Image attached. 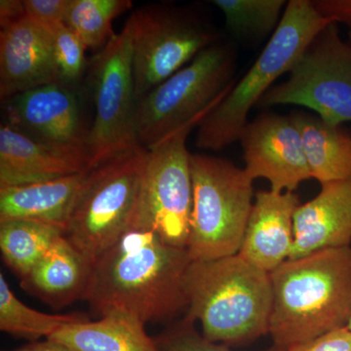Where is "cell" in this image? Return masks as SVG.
Segmentation results:
<instances>
[{"label":"cell","instance_id":"cell-1","mask_svg":"<svg viewBox=\"0 0 351 351\" xmlns=\"http://www.w3.org/2000/svg\"><path fill=\"white\" fill-rule=\"evenodd\" d=\"M188 249L165 243L143 228H129L92 265L84 300L100 316L122 313L147 322L170 319L188 307Z\"/></svg>","mask_w":351,"mask_h":351},{"label":"cell","instance_id":"cell-2","mask_svg":"<svg viewBox=\"0 0 351 351\" xmlns=\"http://www.w3.org/2000/svg\"><path fill=\"white\" fill-rule=\"evenodd\" d=\"M269 334L286 350L348 326L351 316V246L288 260L270 272Z\"/></svg>","mask_w":351,"mask_h":351},{"label":"cell","instance_id":"cell-3","mask_svg":"<svg viewBox=\"0 0 351 351\" xmlns=\"http://www.w3.org/2000/svg\"><path fill=\"white\" fill-rule=\"evenodd\" d=\"M186 317L221 345H242L269 334L272 287L269 272L239 254L191 261L186 270Z\"/></svg>","mask_w":351,"mask_h":351},{"label":"cell","instance_id":"cell-4","mask_svg":"<svg viewBox=\"0 0 351 351\" xmlns=\"http://www.w3.org/2000/svg\"><path fill=\"white\" fill-rule=\"evenodd\" d=\"M331 22L318 12L313 0L288 1L280 24L255 63L197 126L196 147L217 152L239 141L252 108Z\"/></svg>","mask_w":351,"mask_h":351},{"label":"cell","instance_id":"cell-5","mask_svg":"<svg viewBox=\"0 0 351 351\" xmlns=\"http://www.w3.org/2000/svg\"><path fill=\"white\" fill-rule=\"evenodd\" d=\"M237 53L223 41L203 50L188 66L137 101L138 144L147 149L202 119L234 85Z\"/></svg>","mask_w":351,"mask_h":351},{"label":"cell","instance_id":"cell-6","mask_svg":"<svg viewBox=\"0 0 351 351\" xmlns=\"http://www.w3.org/2000/svg\"><path fill=\"white\" fill-rule=\"evenodd\" d=\"M149 149L138 145L90 170L64 237L93 265L131 228Z\"/></svg>","mask_w":351,"mask_h":351},{"label":"cell","instance_id":"cell-7","mask_svg":"<svg viewBox=\"0 0 351 351\" xmlns=\"http://www.w3.org/2000/svg\"><path fill=\"white\" fill-rule=\"evenodd\" d=\"M193 203L188 242L191 261L239 254L255 193L253 180L232 161L191 154Z\"/></svg>","mask_w":351,"mask_h":351},{"label":"cell","instance_id":"cell-8","mask_svg":"<svg viewBox=\"0 0 351 351\" xmlns=\"http://www.w3.org/2000/svg\"><path fill=\"white\" fill-rule=\"evenodd\" d=\"M288 73L258 107L300 106L334 125L351 121V43L339 36L338 23L318 32Z\"/></svg>","mask_w":351,"mask_h":351},{"label":"cell","instance_id":"cell-9","mask_svg":"<svg viewBox=\"0 0 351 351\" xmlns=\"http://www.w3.org/2000/svg\"><path fill=\"white\" fill-rule=\"evenodd\" d=\"M91 75L95 117L87 137L90 170L140 145L136 133L137 101L128 20L122 31L94 57Z\"/></svg>","mask_w":351,"mask_h":351},{"label":"cell","instance_id":"cell-10","mask_svg":"<svg viewBox=\"0 0 351 351\" xmlns=\"http://www.w3.org/2000/svg\"><path fill=\"white\" fill-rule=\"evenodd\" d=\"M128 22L137 101L219 41L213 27L181 9L145 6L132 13Z\"/></svg>","mask_w":351,"mask_h":351},{"label":"cell","instance_id":"cell-11","mask_svg":"<svg viewBox=\"0 0 351 351\" xmlns=\"http://www.w3.org/2000/svg\"><path fill=\"white\" fill-rule=\"evenodd\" d=\"M189 125L149 149L144 184L131 228L156 233L165 243L186 249L191 232L193 191Z\"/></svg>","mask_w":351,"mask_h":351},{"label":"cell","instance_id":"cell-12","mask_svg":"<svg viewBox=\"0 0 351 351\" xmlns=\"http://www.w3.org/2000/svg\"><path fill=\"white\" fill-rule=\"evenodd\" d=\"M239 142L245 172L252 180L265 179L274 193H294L311 179L300 132L289 117L263 113L245 126Z\"/></svg>","mask_w":351,"mask_h":351},{"label":"cell","instance_id":"cell-13","mask_svg":"<svg viewBox=\"0 0 351 351\" xmlns=\"http://www.w3.org/2000/svg\"><path fill=\"white\" fill-rule=\"evenodd\" d=\"M10 125L43 144L87 156L88 131L83 125L75 87L53 83L8 100Z\"/></svg>","mask_w":351,"mask_h":351},{"label":"cell","instance_id":"cell-14","mask_svg":"<svg viewBox=\"0 0 351 351\" xmlns=\"http://www.w3.org/2000/svg\"><path fill=\"white\" fill-rule=\"evenodd\" d=\"M60 83L47 29L25 18L1 29L0 34V98L44 85Z\"/></svg>","mask_w":351,"mask_h":351},{"label":"cell","instance_id":"cell-15","mask_svg":"<svg viewBox=\"0 0 351 351\" xmlns=\"http://www.w3.org/2000/svg\"><path fill=\"white\" fill-rule=\"evenodd\" d=\"M300 205L295 193H255L240 257L269 274L288 261L294 246V215Z\"/></svg>","mask_w":351,"mask_h":351},{"label":"cell","instance_id":"cell-16","mask_svg":"<svg viewBox=\"0 0 351 351\" xmlns=\"http://www.w3.org/2000/svg\"><path fill=\"white\" fill-rule=\"evenodd\" d=\"M351 244V180L328 182L294 215V246L289 260Z\"/></svg>","mask_w":351,"mask_h":351},{"label":"cell","instance_id":"cell-17","mask_svg":"<svg viewBox=\"0 0 351 351\" xmlns=\"http://www.w3.org/2000/svg\"><path fill=\"white\" fill-rule=\"evenodd\" d=\"M87 170L86 157L34 140L10 124L0 126V186L36 184Z\"/></svg>","mask_w":351,"mask_h":351},{"label":"cell","instance_id":"cell-18","mask_svg":"<svg viewBox=\"0 0 351 351\" xmlns=\"http://www.w3.org/2000/svg\"><path fill=\"white\" fill-rule=\"evenodd\" d=\"M89 172L36 184L0 186V221L29 219L64 232Z\"/></svg>","mask_w":351,"mask_h":351},{"label":"cell","instance_id":"cell-19","mask_svg":"<svg viewBox=\"0 0 351 351\" xmlns=\"http://www.w3.org/2000/svg\"><path fill=\"white\" fill-rule=\"evenodd\" d=\"M92 265L62 237L27 276L21 279L25 292L61 308L84 300Z\"/></svg>","mask_w":351,"mask_h":351},{"label":"cell","instance_id":"cell-20","mask_svg":"<svg viewBox=\"0 0 351 351\" xmlns=\"http://www.w3.org/2000/svg\"><path fill=\"white\" fill-rule=\"evenodd\" d=\"M290 117L301 135L311 178L321 186L351 180V134L315 113L295 110Z\"/></svg>","mask_w":351,"mask_h":351},{"label":"cell","instance_id":"cell-21","mask_svg":"<svg viewBox=\"0 0 351 351\" xmlns=\"http://www.w3.org/2000/svg\"><path fill=\"white\" fill-rule=\"evenodd\" d=\"M142 321L122 313L68 325L49 339L75 351H163L145 331Z\"/></svg>","mask_w":351,"mask_h":351},{"label":"cell","instance_id":"cell-22","mask_svg":"<svg viewBox=\"0 0 351 351\" xmlns=\"http://www.w3.org/2000/svg\"><path fill=\"white\" fill-rule=\"evenodd\" d=\"M64 235L61 228L39 221L21 219L0 221L2 258L10 269L24 278Z\"/></svg>","mask_w":351,"mask_h":351},{"label":"cell","instance_id":"cell-23","mask_svg":"<svg viewBox=\"0 0 351 351\" xmlns=\"http://www.w3.org/2000/svg\"><path fill=\"white\" fill-rule=\"evenodd\" d=\"M88 320L82 313L49 314L21 302L0 274V330L12 336L38 341L49 339L62 328Z\"/></svg>","mask_w":351,"mask_h":351},{"label":"cell","instance_id":"cell-24","mask_svg":"<svg viewBox=\"0 0 351 351\" xmlns=\"http://www.w3.org/2000/svg\"><path fill=\"white\" fill-rule=\"evenodd\" d=\"M225 16L230 34L243 43H260L272 36L280 24L288 2L285 0H214Z\"/></svg>","mask_w":351,"mask_h":351},{"label":"cell","instance_id":"cell-25","mask_svg":"<svg viewBox=\"0 0 351 351\" xmlns=\"http://www.w3.org/2000/svg\"><path fill=\"white\" fill-rule=\"evenodd\" d=\"M131 7L130 0H71L64 24L87 49L103 48L115 36L113 20Z\"/></svg>","mask_w":351,"mask_h":351},{"label":"cell","instance_id":"cell-26","mask_svg":"<svg viewBox=\"0 0 351 351\" xmlns=\"http://www.w3.org/2000/svg\"><path fill=\"white\" fill-rule=\"evenodd\" d=\"M50 32L60 83L75 87L84 73L86 46L66 24L59 25Z\"/></svg>","mask_w":351,"mask_h":351},{"label":"cell","instance_id":"cell-27","mask_svg":"<svg viewBox=\"0 0 351 351\" xmlns=\"http://www.w3.org/2000/svg\"><path fill=\"white\" fill-rule=\"evenodd\" d=\"M193 321L186 319L163 334L158 339L163 351H234L221 343H214L196 331ZM263 351H284L272 346Z\"/></svg>","mask_w":351,"mask_h":351},{"label":"cell","instance_id":"cell-28","mask_svg":"<svg viewBox=\"0 0 351 351\" xmlns=\"http://www.w3.org/2000/svg\"><path fill=\"white\" fill-rule=\"evenodd\" d=\"M71 0H24L25 15L47 31L66 22Z\"/></svg>","mask_w":351,"mask_h":351},{"label":"cell","instance_id":"cell-29","mask_svg":"<svg viewBox=\"0 0 351 351\" xmlns=\"http://www.w3.org/2000/svg\"><path fill=\"white\" fill-rule=\"evenodd\" d=\"M284 351H351V331L348 326L339 328Z\"/></svg>","mask_w":351,"mask_h":351},{"label":"cell","instance_id":"cell-30","mask_svg":"<svg viewBox=\"0 0 351 351\" xmlns=\"http://www.w3.org/2000/svg\"><path fill=\"white\" fill-rule=\"evenodd\" d=\"M321 15L348 29V41L351 43V0H313Z\"/></svg>","mask_w":351,"mask_h":351},{"label":"cell","instance_id":"cell-31","mask_svg":"<svg viewBox=\"0 0 351 351\" xmlns=\"http://www.w3.org/2000/svg\"><path fill=\"white\" fill-rule=\"evenodd\" d=\"M24 1L22 0H1L0 1V25L1 29L25 17Z\"/></svg>","mask_w":351,"mask_h":351},{"label":"cell","instance_id":"cell-32","mask_svg":"<svg viewBox=\"0 0 351 351\" xmlns=\"http://www.w3.org/2000/svg\"><path fill=\"white\" fill-rule=\"evenodd\" d=\"M10 351H75L69 348V346L52 339H46L43 341H36L31 345L23 346L18 350Z\"/></svg>","mask_w":351,"mask_h":351},{"label":"cell","instance_id":"cell-33","mask_svg":"<svg viewBox=\"0 0 351 351\" xmlns=\"http://www.w3.org/2000/svg\"><path fill=\"white\" fill-rule=\"evenodd\" d=\"M348 329H350V331H351V316H350V322H348Z\"/></svg>","mask_w":351,"mask_h":351}]
</instances>
